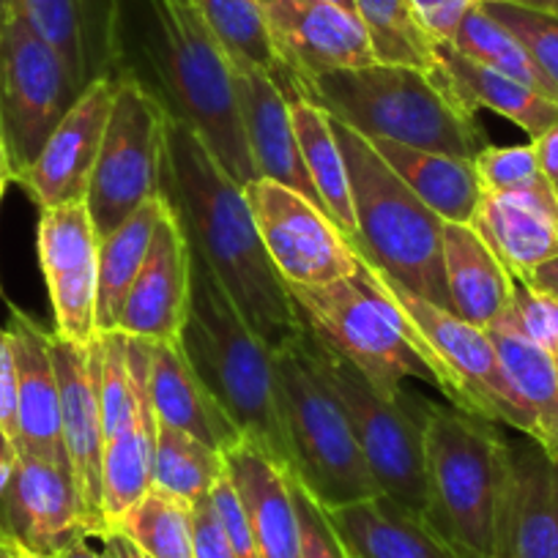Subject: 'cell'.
<instances>
[{
  "instance_id": "obj_1",
  "label": "cell",
  "mask_w": 558,
  "mask_h": 558,
  "mask_svg": "<svg viewBox=\"0 0 558 558\" xmlns=\"http://www.w3.org/2000/svg\"><path fill=\"white\" fill-rule=\"evenodd\" d=\"M162 197L179 219L192 255L201 257L250 329L271 351L304 331L286 279L257 235L244 186L235 184L186 123L168 118Z\"/></svg>"
},
{
  "instance_id": "obj_2",
  "label": "cell",
  "mask_w": 558,
  "mask_h": 558,
  "mask_svg": "<svg viewBox=\"0 0 558 558\" xmlns=\"http://www.w3.org/2000/svg\"><path fill=\"white\" fill-rule=\"evenodd\" d=\"M179 345L235 430L293 476L296 460L279 408L271 348L250 329L211 268L197 255H192L190 307Z\"/></svg>"
},
{
  "instance_id": "obj_3",
  "label": "cell",
  "mask_w": 558,
  "mask_h": 558,
  "mask_svg": "<svg viewBox=\"0 0 558 558\" xmlns=\"http://www.w3.org/2000/svg\"><path fill=\"white\" fill-rule=\"evenodd\" d=\"M296 96L367 140H391L471 162L490 146L476 112H465L430 74L411 66L369 63L299 77Z\"/></svg>"
},
{
  "instance_id": "obj_4",
  "label": "cell",
  "mask_w": 558,
  "mask_h": 558,
  "mask_svg": "<svg viewBox=\"0 0 558 558\" xmlns=\"http://www.w3.org/2000/svg\"><path fill=\"white\" fill-rule=\"evenodd\" d=\"M148 3L157 28L148 45L154 85L146 88L157 96L168 118L186 123L206 143L219 168L235 184H252L257 175L246 148L228 56L214 41L195 3Z\"/></svg>"
},
{
  "instance_id": "obj_5",
  "label": "cell",
  "mask_w": 558,
  "mask_h": 558,
  "mask_svg": "<svg viewBox=\"0 0 558 558\" xmlns=\"http://www.w3.org/2000/svg\"><path fill=\"white\" fill-rule=\"evenodd\" d=\"M335 134L351 175L359 257L413 296L452 313L444 277V219L418 201L380 159L373 143L335 121Z\"/></svg>"
},
{
  "instance_id": "obj_6",
  "label": "cell",
  "mask_w": 558,
  "mask_h": 558,
  "mask_svg": "<svg viewBox=\"0 0 558 558\" xmlns=\"http://www.w3.org/2000/svg\"><path fill=\"white\" fill-rule=\"evenodd\" d=\"M512 444L496 422L427 402V525L458 558H496V525Z\"/></svg>"
},
{
  "instance_id": "obj_7",
  "label": "cell",
  "mask_w": 558,
  "mask_h": 558,
  "mask_svg": "<svg viewBox=\"0 0 558 558\" xmlns=\"http://www.w3.org/2000/svg\"><path fill=\"white\" fill-rule=\"evenodd\" d=\"M274 353L279 408L291 438L296 471L293 480L320 509L348 507L380 496L351 422L329 380L315 367L302 335Z\"/></svg>"
},
{
  "instance_id": "obj_8",
  "label": "cell",
  "mask_w": 558,
  "mask_h": 558,
  "mask_svg": "<svg viewBox=\"0 0 558 558\" xmlns=\"http://www.w3.org/2000/svg\"><path fill=\"white\" fill-rule=\"evenodd\" d=\"M286 288L304 329L353 364L375 391L397 397L405 378L436 384L416 335L367 277L362 260L353 277L329 286Z\"/></svg>"
},
{
  "instance_id": "obj_9",
  "label": "cell",
  "mask_w": 558,
  "mask_h": 558,
  "mask_svg": "<svg viewBox=\"0 0 558 558\" xmlns=\"http://www.w3.org/2000/svg\"><path fill=\"white\" fill-rule=\"evenodd\" d=\"M315 367L329 380L340 400L364 463L378 485L380 496L427 523V463H425V413L427 400L384 397L353 364L337 356L318 337L302 331Z\"/></svg>"
},
{
  "instance_id": "obj_10",
  "label": "cell",
  "mask_w": 558,
  "mask_h": 558,
  "mask_svg": "<svg viewBox=\"0 0 558 558\" xmlns=\"http://www.w3.org/2000/svg\"><path fill=\"white\" fill-rule=\"evenodd\" d=\"M359 260L378 291L400 310L405 324L416 335L422 353L436 375V386L444 391L449 405L490 418L496 425L501 422L523 433L525 438H534V418L514 391L490 335L465 324L449 310L408 293L386 274L369 266L364 257Z\"/></svg>"
},
{
  "instance_id": "obj_11",
  "label": "cell",
  "mask_w": 558,
  "mask_h": 558,
  "mask_svg": "<svg viewBox=\"0 0 558 558\" xmlns=\"http://www.w3.org/2000/svg\"><path fill=\"white\" fill-rule=\"evenodd\" d=\"M116 74L110 121L85 195L99 241L121 228L143 203L162 195L168 112L137 74L129 69Z\"/></svg>"
},
{
  "instance_id": "obj_12",
  "label": "cell",
  "mask_w": 558,
  "mask_h": 558,
  "mask_svg": "<svg viewBox=\"0 0 558 558\" xmlns=\"http://www.w3.org/2000/svg\"><path fill=\"white\" fill-rule=\"evenodd\" d=\"M80 94L61 56L9 12L0 34V137L14 179L34 165Z\"/></svg>"
},
{
  "instance_id": "obj_13",
  "label": "cell",
  "mask_w": 558,
  "mask_h": 558,
  "mask_svg": "<svg viewBox=\"0 0 558 558\" xmlns=\"http://www.w3.org/2000/svg\"><path fill=\"white\" fill-rule=\"evenodd\" d=\"M244 192L268 260L286 286L318 288L356 274V252L315 203L268 179H255Z\"/></svg>"
},
{
  "instance_id": "obj_14",
  "label": "cell",
  "mask_w": 558,
  "mask_h": 558,
  "mask_svg": "<svg viewBox=\"0 0 558 558\" xmlns=\"http://www.w3.org/2000/svg\"><path fill=\"white\" fill-rule=\"evenodd\" d=\"M41 274L50 293L56 335L74 345H90L96 329V288H99V235L85 201L45 208L39 217Z\"/></svg>"
},
{
  "instance_id": "obj_15",
  "label": "cell",
  "mask_w": 558,
  "mask_h": 558,
  "mask_svg": "<svg viewBox=\"0 0 558 558\" xmlns=\"http://www.w3.org/2000/svg\"><path fill=\"white\" fill-rule=\"evenodd\" d=\"M116 85V72L90 80L72 110L52 129L34 165L14 179L39 206V211L85 201L110 121Z\"/></svg>"
},
{
  "instance_id": "obj_16",
  "label": "cell",
  "mask_w": 558,
  "mask_h": 558,
  "mask_svg": "<svg viewBox=\"0 0 558 558\" xmlns=\"http://www.w3.org/2000/svg\"><path fill=\"white\" fill-rule=\"evenodd\" d=\"M107 529L80 501L69 471L41 460L20 458L0 498V534L36 556L56 558L83 534Z\"/></svg>"
},
{
  "instance_id": "obj_17",
  "label": "cell",
  "mask_w": 558,
  "mask_h": 558,
  "mask_svg": "<svg viewBox=\"0 0 558 558\" xmlns=\"http://www.w3.org/2000/svg\"><path fill=\"white\" fill-rule=\"evenodd\" d=\"M52 364L61 391V436L66 449L74 487L88 514L101 518V458H105V425L99 402L101 340L90 345H74L50 331ZM107 525V523H105Z\"/></svg>"
},
{
  "instance_id": "obj_18",
  "label": "cell",
  "mask_w": 558,
  "mask_h": 558,
  "mask_svg": "<svg viewBox=\"0 0 558 558\" xmlns=\"http://www.w3.org/2000/svg\"><path fill=\"white\" fill-rule=\"evenodd\" d=\"M274 45L296 77L378 63L353 9L324 0H263Z\"/></svg>"
},
{
  "instance_id": "obj_19",
  "label": "cell",
  "mask_w": 558,
  "mask_h": 558,
  "mask_svg": "<svg viewBox=\"0 0 558 558\" xmlns=\"http://www.w3.org/2000/svg\"><path fill=\"white\" fill-rule=\"evenodd\" d=\"M9 351L17 389V454L69 471L61 436V391L50 351V331L12 307Z\"/></svg>"
},
{
  "instance_id": "obj_20",
  "label": "cell",
  "mask_w": 558,
  "mask_h": 558,
  "mask_svg": "<svg viewBox=\"0 0 558 558\" xmlns=\"http://www.w3.org/2000/svg\"><path fill=\"white\" fill-rule=\"evenodd\" d=\"M192 252L179 219L170 211L159 222L146 263L123 299L118 329L151 342H179L190 307Z\"/></svg>"
},
{
  "instance_id": "obj_21",
  "label": "cell",
  "mask_w": 558,
  "mask_h": 558,
  "mask_svg": "<svg viewBox=\"0 0 558 558\" xmlns=\"http://www.w3.org/2000/svg\"><path fill=\"white\" fill-rule=\"evenodd\" d=\"M496 558H558V460L531 438L512 444Z\"/></svg>"
},
{
  "instance_id": "obj_22",
  "label": "cell",
  "mask_w": 558,
  "mask_h": 558,
  "mask_svg": "<svg viewBox=\"0 0 558 558\" xmlns=\"http://www.w3.org/2000/svg\"><path fill=\"white\" fill-rule=\"evenodd\" d=\"M9 12L61 56L80 88L112 74L121 56L118 0H9Z\"/></svg>"
},
{
  "instance_id": "obj_23",
  "label": "cell",
  "mask_w": 558,
  "mask_h": 558,
  "mask_svg": "<svg viewBox=\"0 0 558 558\" xmlns=\"http://www.w3.org/2000/svg\"><path fill=\"white\" fill-rule=\"evenodd\" d=\"M471 228L487 241L514 282L558 257V195L547 179L514 192H485Z\"/></svg>"
},
{
  "instance_id": "obj_24",
  "label": "cell",
  "mask_w": 558,
  "mask_h": 558,
  "mask_svg": "<svg viewBox=\"0 0 558 558\" xmlns=\"http://www.w3.org/2000/svg\"><path fill=\"white\" fill-rule=\"evenodd\" d=\"M230 66H233L235 96H239L241 123H244L255 175L291 186L293 192L320 208V197L302 159L296 132H293L288 96L260 69L244 66V63H230Z\"/></svg>"
},
{
  "instance_id": "obj_25",
  "label": "cell",
  "mask_w": 558,
  "mask_h": 558,
  "mask_svg": "<svg viewBox=\"0 0 558 558\" xmlns=\"http://www.w3.org/2000/svg\"><path fill=\"white\" fill-rule=\"evenodd\" d=\"M148 359H151V342L129 337V362H132L137 411L121 433L105 441L101 518L107 525H116L154 487L159 418L154 411L151 395H148Z\"/></svg>"
},
{
  "instance_id": "obj_26",
  "label": "cell",
  "mask_w": 558,
  "mask_h": 558,
  "mask_svg": "<svg viewBox=\"0 0 558 558\" xmlns=\"http://www.w3.org/2000/svg\"><path fill=\"white\" fill-rule=\"evenodd\" d=\"M222 458L244 504L260 558H299L302 518L293 476L246 438L222 452Z\"/></svg>"
},
{
  "instance_id": "obj_27",
  "label": "cell",
  "mask_w": 558,
  "mask_h": 558,
  "mask_svg": "<svg viewBox=\"0 0 558 558\" xmlns=\"http://www.w3.org/2000/svg\"><path fill=\"white\" fill-rule=\"evenodd\" d=\"M148 395L162 425L190 433L217 452H228L244 438L201 384L179 342H151Z\"/></svg>"
},
{
  "instance_id": "obj_28",
  "label": "cell",
  "mask_w": 558,
  "mask_h": 558,
  "mask_svg": "<svg viewBox=\"0 0 558 558\" xmlns=\"http://www.w3.org/2000/svg\"><path fill=\"white\" fill-rule=\"evenodd\" d=\"M444 277L452 313L476 329H490L512 304V274L471 225L444 222Z\"/></svg>"
},
{
  "instance_id": "obj_29",
  "label": "cell",
  "mask_w": 558,
  "mask_h": 558,
  "mask_svg": "<svg viewBox=\"0 0 558 558\" xmlns=\"http://www.w3.org/2000/svg\"><path fill=\"white\" fill-rule=\"evenodd\" d=\"M320 512L348 558H458L425 520L384 496Z\"/></svg>"
},
{
  "instance_id": "obj_30",
  "label": "cell",
  "mask_w": 558,
  "mask_h": 558,
  "mask_svg": "<svg viewBox=\"0 0 558 558\" xmlns=\"http://www.w3.org/2000/svg\"><path fill=\"white\" fill-rule=\"evenodd\" d=\"M438 63H441V88L465 112H480L485 107L518 123L531 140L558 123V101L460 56L449 41L438 45Z\"/></svg>"
},
{
  "instance_id": "obj_31",
  "label": "cell",
  "mask_w": 558,
  "mask_h": 558,
  "mask_svg": "<svg viewBox=\"0 0 558 558\" xmlns=\"http://www.w3.org/2000/svg\"><path fill=\"white\" fill-rule=\"evenodd\" d=\"M369 143L380 159L405 181L408 190L427 208H433L444 222L471 225L485 195L471 159L400 146L391 140H369Z\"/></svg>"
},
{
  "instance_id": "obj_32",
  "label": "cell",
  "mask_w": 558,
  "mask_h": 558,
  "mask_svg": "<svg viewBox=\"0 0 558 558\" xmlns=\"http://www.w3.org/2000/svg\"><path fill=\"white\" fill-rule=\"evenodd\" d=\"M291 121L307 173L320 197V208L348 241L356 239L351 175H348L340 140L335 134V123L318 105L304 96L291 99Z\"/></svg>"
},
{
  "instance_id": "obj_33",
  "label": "cell",
  "mask_w": 558,
  "mask_h": 558,
  "mask_svg": "<svg viewBox=\"0 0 558 558\" xmlns=\"http://www.w3.org/2000/svg\"><path fill=\"white\" fill-rule=\"evenodd\" d=\"M214 41L230 63H244L266 72L288 101L296 96V74L282 61L268 28L263 0H192Z\"/></svg>"
},
{
  "instance_id": "obj_34",
  "label": "cell",
  "mask_w": 558,
  "mask_h": 558,
  "mask_svg": "<svg viewBox=\"0 0 558 558\" xmlns=\"http://www.w3.org/2000/svg\"><path fill=\"white\" fill-rule=\"evenodd\" d=\"M501 356L514 391L534 418V438L553 460H558V359L514 331L507 324L485 329Z\"/></svg>"
},
{
  "instance_id": "obj_35",
  "label": "cell",
  "mask_w": 558,
  "mask_h": 558,
  "mask_svg": "<svg viewBox=\"0 0 558 558\" xmlns=\"http://www.w3.org/2000/svg\"><path fill=\"white\" fill-rule=\"evenodd\" d=\"M165 214H168L165 197H151L121 228L99 241V288H96V329L99 335L118 329L123 299L146 263Z\"/></svg>"
},
{
  "instance_id": "obj_36",
  "label": "cell",
  "mask_w": 558,
  "mask_h": 558,
  "mask_svg": "<svg viewBox=\"0 0 558 558\" xmlns=\"http://www.w3.org/2000/svg\"><path fill=\"white\" fill-rule=\"evenodd\" d=\"M353 12L367 31L375 61L418 69L441 85V41L422 23L411 0H353Z\"/></svg>"
},
{
  "instance_id": "obj_37",
  "label": "cell",
  "mask_w": 558,
  "mask_h": 558,
  "mask_svg": "<svg viewBox=\"0 0 558 558\" xmlns=\"http://www.w3.org/2000/svg\"><path fill=\"white\" fill-rule=\"evenodd\" d=\"M449 45H452L460 56L471 58L474 63H482V66L504 74V77L518 80V83L529 85L536 94L558 101L556 90L547 83L545 74L536 69V63L531 61L525 47L514 39L512 31L504 28L498 20H493L490 14L480 7V0H476V7H471L469 12H465V17L460 20L458 31L452 34Z\"/></svg>"
},
{
  "instance_id": "obj_38",
  "label": "cell",
  "mask_w": 558,
  "mask_h": 558,
  "mask_svg": "<svg viewBox=\"0 0 558 558\" xmlns=\"http://www.w3.org/2000/svg\"><path fill=\"white\" fill-rule=\"evenodd\" d=\"M112 529L151 558H195V504L151 487Z\"/></svg>"
},
{
  "instance_id": "obj_39",
  "label": "cell",
  "mask_w": 558,
  "mask_h": 558,
  "mask_svg": "<svg viewBox=\"0 0 558 558\" xmlns=\"http://www.w3.org/2000/svg\"><path fill=\"white\" fill-rule=\"evenodd\" d=\"M225 474L222 452L197 441L190 433L159 422L157 460H154V487L184 501L197 504L208 498L211 487Z\"/></svg>"
},
{
  "instance_id": "obj_40",
  "label": "cell",
  "mask_w": 558,
  "mask_h": 558,
  "mask_svg": "<svg viewBox=\"0 0 558 558\" xmlns=\"http://www.w3.org/2000/svg\"><path fill=\"white\" fill-rule=\"evenodd\" d=\"M101 364H99V402L105 441L121 433L137 411L134 395L132 362H129V335L121 329L101 331Z\"/></svg>"
},
{
  "instance_id": "obj_41",
  "label": "cell",
  "mask_w": 558,
  "mask_h": 558,
  "mask_svg": "<svg viewBox=\"0 0 558 558\" xmlns=\"http://www.w3.org/2000/svg\"><path fill=\"white\" fill-rule=\"evenodd\" d=\"M480 7L504 28L512 31L558 96V14L514 7L504 0H480Z\"/></svg>"
},
{
  "instance_id": "obj_42",
  "label": "cell",
  "mask_w": 558,
  "mask_h": 558,
  "mask_svg": "<svg viewBox=\"0 0 558 558\" xmlns=\"http://www.w3.org/2000/svg\"><path fill=\"white\" fill-rule=\"evenodd\" d=\"M474 170L485 192H514L545 179L531 143L525 146H487L474 159Z\"/></svg>"
},
{
  "instance_id": "obj_43",
  "label": "cell",
  "mask_w": 558,
  "mask_h": 558,
  "mask_svg": "<svg viewBox=\"0 0 558 558\" xmlns=\"http://www.w3.org/2000/svg\"><path fill=\"white\" fill-rule=\"evenodd\" d=\"M501 324L512 326L523 337H529L534 345L558 359V302L545 296V293L534 291V288L514 282V296L509 304L507 315Z\"/></svg>"
},
{
  "instance_id": "obj_44",
  "label": "cell",
  "mask_w": 558,
  "mask_h": 558,
  "mask_svg": "<svg viewBox=\"0 0 558 558\" xmlns=\"http://www.w3.org/2000/svg\"><path fill=\"white\" fill-rule=\"evenodd\" d=\"M208 498H211V507H214V512H217L219 523H222L225 536H228L235 558H260L255 534H252V525H250V520H246L244 504H241L239 490H235L228 469H225V474L219 476L217 485L211 487Z\"/></svg>"
},
{
  "instance_id": "obj_45",
  "label": "cell",
  "mask_w": 558,
  "mask_h": 558,
  "mask_svg": "<svg viewBox=\"0 0 558 558\" xmlns=\"http://www.w3.org/2000/svg\"><path fill=\"white\" fill-rule=\"evenodd\" d=\"M296 498H299V518H302V550H299V558H348L345 547H342V542L337 539L329 520L324 518L318 504H315L313 498L299 487V482H296Z\"/></svg>"
},
{
  "instance_id": "obj_46",
  "label": "cell",
  "mask_w": 558,
  "mask_h": 558,
  "mask_svg": "<svg viewBox=\"0 0 558 558\" xmlns=\"http://www.w3.org/2000/svg\"><path fill=\"white\" fill-rule=\"evenodd\" d=\"M195 558H235L211 498L195 504Z\"/></svg>"
},
{
  "instance_id": "obj_47",
  "label": "cell",
  "mask_w": 558,
  "mask_h": 558,
  "mask_svg": "<svg viewBox=\"0 0 558 558\" xmlns=\"http://www.w3.org/2000/svg\"><path fill=\"white\" fill-rule=\"evenodd\" d=\"M411 3L438 41L452 39L465 12L476 7V0H411Z\"/></svg>"
},
{
  "instance_id": "obj_48",
  "label": "cell",
  "mask_w": 558,
  "mask_h": 558,
  "mask_svg": "<svg viewBox=\"0 0 558 558\" xmlns=\"http://www.w3.org/2000/svg\"><path fill=\"white\" fill-rule=\"evenodd\" d=\"M56 558H118V556L116 550H112L110 539H107V529H101L74 539L72 545L63 547Z\"/></svg>"
},
{
  "instance_id": "obj_49",
  "label": "cell",
  "mask_w": 558,
  "mask_h": 558,
  "mask_svg": "<svg viewBox=\"0 0 558 558\" xmlns=\"http://www.w3.org/2000/svg\"><path fill=\"white\" fill-rule=\"evenodd\" d=\"M534 146L536 159H539V170L553 186H558V123L547 129L545 134H539L536 140H531Z\"/></svg>"
},
{
  "instance_id": "obj_50",
  "label": "cell",
  "mask_w": 558,
  "mask_h": 558,
  "mask_svg": "<svg viewBox=\"0 0 558 558\" xmlns=\"http://www.w3.org/2000/svg\"><path fill=\"white\" fill-rule=\"evenodd\" d=\"M523 286L534 288V291L545 293V296L556 299V302H558V257H553V260L536 266L534 271L525 277Z\"/></svg>"
},
{
  "instance_id": "obj_51",
  "label": "cell",
  "mask_w": 558,
  "mask_h": 558,
  "mask_svg": "<svg viewBox=\"0 0 558 558\" xmlns=\"http://www.w3.org/2000/svg\"><path fill=\"white\" fill-rule=\"evenodd\" d=\"M17 460H20L17 447H14L3 433H0V498H3V493H7L9 482H12L14 469H17Z\"/></svg>"
},
{
  "instance_id": "obj_52",
  "label": "cell",
  "mask_w": 558,
  "mask_h": 558,
  "mask_svg": "<svg viewBox=\"0 0 558 558\" xmlns=\"http://www.w3.org/2000/svg\"><path fill=\"white\" fill-rule=\"evenodd\" d=\"M107 539H110L112 550H116L118 558H151L146 550H143V547L134 545V542L129 539L123 531L112 529V525H107Z\"/></svg>"
},
{
  "instance_id": "obj_53",
  "label": "cell",
  "mask_w": 558,
  "mask_h": 558,
  "mask_svg": "<svg viewBox=\"0 0 558 558\" xmlns=\"http://www.w3.org/2000/svg\"><path fill=\"white\" fill-rule=\"evenodd\" d=\"M14 181V170L12 162H9V151H7V143L0 137V190L7 192V186Z\"/></svg>"
},
{
  "instance_id": "obj_54",
  "label": "cell",
  "mask_w": 558,
  "mask_h": 558,
  "mask_svg": "<svg viewBox=\"0 0 558 558\" xmlns=\"http://www.w3.org/2000/svg\"><path fill=\"white\" fill-rule=\"evenodd\" d=\"M504 3H514V7L536 9V12H558V0H504Z\"/></svg>"
},
{
  "instance_id": "obj_55",
  "label": "cell",
  "mask_w": 558,
  "mask_h": 558,
  "mask_svg": "<svg viewBox=\"0 0 558 558\" xmlns=\"http://www.w3.org/2000/svg\"><path fill=\"white\" fill-rule=\"evenodd\" d=\"M7 362H9V331L0 326V373H3Z\"/></svg>"
},
{
  "instance_id": "obj_56",
  "label": "cell",
  "mask_w": 558,
  "mask_h": 558,
  "mask_svg": "<svg viewBox=\"0 0 558 558\" xmlns=\"http://www.w3.org/2000/svg\"><path fill=\"white\" fill-rule=\"evenodd\" d=\"M9 545H12V550H14V558H47V556H36V553L25 550L23 545H17V542H12V539H9Z\"/></svg>"
},
{
  "instance_id": "obj_57",
  "label": "cell",
  "mask_w": 558,
  "mask_h": 558,
  "mask_svg": "<svg viewBox=\"0 0 558 558\" xmlns=\"http://www.w3.org/2000/svg\"><path fill=\"white\" fill-rule=\"evenodd\" d=\"M0 558H14L12 545H9V539L3 534H0Z\"/></svg>"
},
{
  "instance_id": "obj_58",
  "label": "cell",
  "mask_w": 558,
  "mask_h": 558,
  "mask_svg": "<svg viewBox=\"0 0 558 558\" xmlns=\"http://www.w3.org/2000/svg\"><path fill=\"white\" fill-rule=\"evenodd\" d=\"M9 17V0H0V34H3V25H7Z\"/></svg>"
},
{
  "instance_id": "obj_59",
  "label": "cell",
  "mask_w": 558,
  "mask_h": 558,
  "mask_svg": "<svg viewBox=\"0 0 558 558\" xmlns=\"http://www.w3.org/2000/svg\"><path fill=\"white\" fill-rule=\"evenodd\" d=\"M324 3H335V7H342V9H353V0H324Z\"/></svg>"
},
{
  "instance_id": "obj_60",
  "label": "cell",
  "mask_w": 558,
  "mask_h": 558,
  "mask_svg": "<svg viewBox=\"0 0 558 558\" xmlns=\"http://www.w3.org/2000/svg\"><path fill=\"white\" fill-rule=\"evenodd\" d=\"M170 3H192V0H170Z\"/></svg>"
},
{
  "instance_id": "obj_61",
  "label": "cell",
  "mask_w": 558,
  "mask_h": 558,
  "mask_svg": "<svg viewBox=\"0 0 558 558\" xmlns=\"http://www.w3.org/2000/svg\"><path fill=\"white\" fill-rule=\"evenodd\" d=\"M0 203H3V190H0Z\"/></svg>"
},
{
  "instance_id": "obj_62",
  "label": "cell",
  "mask_w": 558,
  "mask_h": 558,
  "mask_svg": "<svg viewBox=\"0 0 558 558\" xmlns=\"http://www.w3.org/2000/svg\"><path fill=\"white\" fill-rule=\"evenodd\" d=\"M556 195H558V186H556Z\"/></svg>"
},
{
  "instance_id": "obj_63",
  "label": "cell",
  "mask_w": 558,
  "mask_h": 558,
  "mask_svg": "<svg viewBox=\"0 0 558 558\" xmlns=\"http://www.w3.org/2000/svg\"><path fill=\"white\" fill-rule=\"evenodd\" d=\"M556 14H558V12H556Z\"/></svg>"
}]
</instances>
